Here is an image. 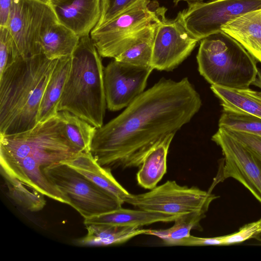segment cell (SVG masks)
<instances>
[{"mask_svg": "<svg viewBox=\"0 0 261 261\" xmlns=\"http://www.w3.org/2000/svg\"><path fill=\"white\" fill-rule=\"evenodd\" d=\"M201 106L187 77L162 79L96 129L90 152L99 164L111 169L140 167L147 153L189 122Z\"/></svg>", "mask_w": 261, "mask_h": 261, "instance_id": "1", "label": "cell"}, {"mask_svg": "<svg viewBox=\"0 0 261 261\" xmlns=\"http://www.w3.org/2000/svg\"><path fill=\"white\" fill-rule=\"evenodd\" d=\"M79 151L67 138L58 115L33 128L0 135L2 175L16 179L54 200L69 205L67 198L48 179L44 169L65 162Z\"/></svg>", "mask_w": 261, "mask_h": 261, "instance_id": "2", "label": "cell"}, {"mask_svg": "<svg viewBox=\"0 0 261 261\" xmlns=\"http://www.w3.org/2000/svg\"><path fill=\"white\" fill-rule=\"evenodd\" d=\"M41 53L18 57L0 75V135L33 128L44 90L57 64Z\"/></svg>", "mask_w": 261, "mask_h": 261, "instance_id": "3", "label": "cell"}, {"mask_svg": "<svg viewBox=\"0 0 261 261\" xmlns=\"http://www.w3.org/2000/svg\"><path fill=\"white\" fill-rule=\"evenodd\" d=\"M103 70L101 56L90 36L81 37L71 56L58 112H69L97 128L101 127L107 107Z\"/></svg>", "mask_w": 261, "mask_h": 261, "instance_id": "4", "label": "cell"}, {"mask_svg": "<svg viewBox=\"0 0 261 261\" xmlns=\"http://www.w3.org/2000/svg\"><path fill=\"white\" fill-rule=\"evenodd\" d=\"M196 59L200 74L211 85L227 89H249L259 71L256 60L222 31L200 40Z\"/></svg>", "mask_w": 261, "mask_h": 261, "instance_id": "5", "label": "cell"}, {"mask_svg": "<svg viewBox=\"0 0 261 261\" xmlns=\"http://www.w3.org/2000/svg\"><path fill=\"white\" fill-rule=\"evenodd\" d=\"M166 11L156 1L139 0L109 22L94 28L90 37L101 57L114 59L130 46L142 29L165 18Z\"/></svg>", "mask_w": 261, "mask_h": 261, "instance_id": "6", "label": "cell"}, {"mask_svg": "<svg viewBox=\"0 0 261 261\" xmlns=\"http://www.w3.org/2000/svg\"><path fill=\"white\" fill-rule=\"evenodd\" d=\"M44 172L84 219L122 207L123 203L116 197L65 163L51 165Z\"/></svg>", "mask_w": 261, "mask_h": 261, "instance_id": "7", "label": "cell"}, {"mask_svg": "<svg viewBox=\"0 0 261 261\" xmlns=\"http://www.w3.org/2000/svg\"><path fill=\"white\" fill-rule=\"evenodd\" d=\"M217 198L210 190L180 186L175 180H167L149 192L130 194L125 203L140 210L177 216L196 211L206 213L212 202Z\"/></svg>", "mask_w": 261, "mask_h": 261, "instance_id": "8", "label": "cell"}, {"mask_svg": "<svg viewBox=\"0 0 261 261\" xmlns=\"http://www.w3.org/2000/svg\"><path fill=\"white\" fill-rule=\"evenodd\" d=\"M58 22L49 4L39 0H14L7 28L18 57L39 54L41 36Z\"/></svg>", "mask_w": 261, "mask_h": 261, "instance_id": "9", "label": "cell"}, {"mask_svg": "<svg viewBox=\"0 0 261 261\" xmlns=\"http://www.w3.org/2000/svg\"><path fill=\"white\" fill-rule=\"evenodd\" d=\"M212 140L221 148L224 156L213 186L227 178H233L261 204L260 159L222 127H219Z\"/></svg>", "mask_w": 261, "mask_h": 261, "instance_id": "10", "label": "cell"}, {"mask_svg": "<svg viewBox=\"0 0 261 261\" xmlns=\"http://www.w3.org/2000/svg\"><path fill=\"white\" fill-rule=\"evenodd\" d=\"M260 8L261 0H212L190 5L179 13L188 31L200 41L238 16Z\"/></svg>", "mask_w": 261, "mask_h": 261, "instance_id": "11", "label": "cell"}, {"mask_svg": "<svg viewBox=\"0 0 261 261\" xmlns=\"http://www.w3.org/2000/svg\"><path fill=\"white\" fill-rule=\"evenodd\" d=\"M199 41L185 27L179 12L174 19L165 17L155 30L151 67L160 71L173 70L190 55Z\"/></svg>", "mask_w": 261, "mask_h": 261, "instance_id": "12", "label": "cell"}, {"mask_svg": "<svg viewBox=\"0 0 261 261\" xmlns=\"http://www.w3.org/2000/svg\"><path fill=\"white\" fill-rule=\"evenodd\" d=\"M153 68L139 67L115 59L104 68L107 107L111 111L125 108L145 89Z\"/></svg>", "mask_w": 261, "mask_h": 261, "instance_id": "13", "label": "cell"}, {"mask_svg": "<svg viewBox=\"0 0 261 261\" xmlns=\"http://www.w3.org/2000/svg\"><path fill=\"white\" fill-rule=\"evenodd\" d=\"M49 4L58 22L80 38L90 35L100 17V0H54Z\"/></svg>", "mask_w": 261, "mask_h": 261, "instance_id": "14", "label": "cell"}, {"mask_svg": "<svg viewBox=\"0 0 261 261\" xmlns=\"http://www.w3.org/2000/svg\"><path fill=\"white\" fill-rule=\"evenodd\" d=\"M62 163L68 165L112 194L123 204L130 194L114 178L111 169L99 164L90 151L80 152L73 158Z\"/></svg>", "mask_w": 261, "mask_h": 261, "instance_id": "15", "label": "cell"}, {"mask_svg": "<svg viewBox=\"0 0 261 261\" xmlns=\"http://www.w3.org/2000/svg\"><path fill=\"white\" fill-rule=\"evenodd\" d=\"M261 63V8L244 13L221 27Z\"/></svg>", "mask_w": 261, "mask_h": 261, "instance_id": "16", "label": "cell"}, {"mask_svg": "<svg viewBox=\"0 0 261 261\" xmlns=\"http://www.w3.org/2000/svg\"><path fill=\"white\" fill-rule=\"evenodd\" d=\"M177 216L140 209L123 208L121 207L107 213L84 219V224L85 225L101 224L140 227L156 222L174 221Z\"/></svg>", "mask_w": 261, "mask_h": 261, "instance_id": "17", "label": "cell"}, {"mask_svg": "<svg viewBox=\"0 0 261 261\" xmlns=\"http://www.w3.org/2000/svg\"><path fill=\"white\" fill-rule=\"evenodd\" d=\"M87 234L74 241L80 246H107L123 243L141 234H146L148 229L140 227L110 224L86 225Z\"/></svg>", "mask_w": 261, "mask_h": 261, "instance_id": "18", "label": "cell"}, {"mask_svg": "<svg viewBox=\"0 0 261 261\" xmlns=\"http://www.w3.org/2000/svg\"><path fill=\"white\" fill-rule=\"evenodd\" d=\"M71 56L58 59L44 90L38 116V122H44L58 113V107L70 69Z\"/></svg>", "mask_w": 261, "mask_h": 261, "instance_id": "19", "label": "cell"}, {"mask_svg": "<svg viewBox=\"0 0 261 261\" xmlns=\"http://www.w3.org/2000/svg\"><path fill=\"white\" fill-rule=\"evenodd\" d=\"M174 135L171 134L166 136L145 157L136 177L138 185L142 188L153 189L166 174L167 154Z\"/></svg>", "mask_w": 261, "mask_h": 261, "instance_id": "20", "label": "cell"}, {"mask_svg": "<svg viewBox=\"0 0 261 261\" xmlns=\"http://www.w3.org/2000/svg\"><path fill=\"white\" fill-rule=\"evenodd\" d=\"M80 39L72 31L57 22L49 26L41 36V52L50 60L71 57Z\"/></svg>", "mask_w": 261, "mask_h": 261, "instance_id": "21", "label": "cell"}, {"mask_svg": "<svg viewBox=\"0 0 261 261\" xmlns=\"http://www.w3.org/2000/svg\"><path fill=\"white\" fill-rule=\"evenodd\" d=\"M223 110L246 113L261 118V95L251 89L235 90L211 85Z\"/></svg>", "mask_w": 261, "mask_h": 261, "instance_id": "22", "label": "cell"}, {"mask_svg": "<svg viewBox=\"0 0 261 261\" xmlns=\"http://www.w3.org/2000/svg\"><path fill=\"white\" fill-rule=\"evenodd\" d=\"M162 20L145 27L134 42L114 59L137 66L151 67L154 34L157 25Z\"/></svg>", "mask_w": 261, "mask_h": 261, "instance_id": "23", "label": "cell"}, {"mask_svg": "<svg viewBox=\"0 0 261 261\" xmlns=\"http://www.w3.org/2000/svg\"><path fill=\"white\" fill-rule=\"evenodd\" d=\"M205 214L204 212L196 211L178 215L172 226L167 229H148L146 234L158 237L164 244L172 246L174 242L189 237L192 229L198 228Z\"/></svg>", "mask_w": 261, "mask_h": 261, "instance_id": "24", "label": "cell"}, {"mask_svg": "<svg viewBox=\"0 0 261 261\" xmlns=\"http://www.w3.org/2000/svg\"><path fill=\"white\" fill-rule=\"evenodd\" d=\"M62 120L66 136L80 152L90 151L91 146L97 128L71 113L58 112Z\"/></svg>", "mask_w": 261, "mask_h": 261, "instance_id": "25", "label": "cell"}, {"mask_svg": "<svg viewBox=\"0 0 261 261\" xmlns=\"http://www.w3.org/2000/svg\"><path fill=\"white\" fill-rule=\"evenodd\" d=\"M11 198L24 209L37 212L46 205L44 195L36 190L25 185L18 180L2 175Z\"/></svg>", "mask_w": 261, "mask_h": 261, "instance_id": "26", "label": "cell"}, {"mask_svg": "<svg viewBox=\"0 0 261 261\" xmlns=\"http://www.w3.org/2000/svg\"><path fill=\"white\" fill-rule=\"evenodd\" d=\"M219 127L261 136V118L246 113L223 110Z\"/></svg>", "mask_w": 261, "mask_h": 261, "instance_id": "27", "label": "cell"}, {"mask_svg": "<svg viewBox=\"0 0 261 261\" xmlns=\"http://www.w3.org/2000/svg\"><path fill=\"white\" fill-rule=\"evenodd\" d=\"M138 1L100 0V17L95 28L101 27L109 22Z\"/></svg>", "mask_w": 261, "mask_h": 261, "instance_id": "28", "label": "cell"}, {"mask_svg": "<svg viewBox=\"0 0 261 261\" xmlns=\"http://www.w3.org/2000/svg\"><path fill=\"white\" fill-rule=\"evenodd\" d=\"M252 239L261 240V219L244 225L234 233L222 236L223 245L238 244Z\"/></svg>", "mask_w": 261, "mask_h": 261, "instance_id": "29", "label": "cell"}, {"mask_svg": "<svg viewBox=\"0 0 261 261\" xmlns=\"http://www.w3.org/2000/svg\"><path fill=\"white\" fill-rule=\"evenodd\" d=\"M18 57L7 28L0 27V75L7 66Z\"/></svg>", "mask_w": 261, "mask_h": 261, "instance_id": "30", "label": "cell"}, {"mask_svg": "<svg viewBox=\"0 0 261 261\" xmlns=\"http://www.w3.org/2000/svg\"><path fill=\"white\" fill-rule=\"evenodd\" d=\"M224 129L229 134L242 142L261 160V136Z\"/></svg>", "mask_w": 261, "mask_h": 261, "instance_id": "31", "label": "cell"}, {"mask_svg": "<svg viewBox=\"0 0 261 261\" xmlns=\"http://www.w3.org/2000/svg\"><path fill=\"white\" fill-rule=\"evenodd\" d=\"M223 245L222 236L213 238L197 237L190 235L174 242L172 246H221Z\"/></svg>", "mask_w": 261, "mask_h": 261, "instance_id": "32", "label": "cell"}, {"mask_svg": "<svg viewBox=\"0 0 261 261\" xmlns=\"http://www.w3.org/2000/svg\"><path fill=\"white\" fill-rule=\"evenodd\" d=\"M14 0H0V27L7 28Z\"/></svg>", "mask_w": 261, "mask_h": 261, "instance_id": "33", "label": "cell"}, {"mask_svg": "<svg viewBox=\"0 0 261 261\" xmlns=\"http://www.w3.org/2000/svg\"><path fill=\"white\" fill-rule=\"evenodd\" d=\"M252 85L258 87L260 91H257L258 93L261 95V72L258 71L257 77Z\"/></svg>", "mask_w": 261, "mask_h": 261, "instance_id": "34", "label": "cell"}, {"mask_svg": "<svg viewBox=\"0 0 261 261\" xmlns=\"http://www.w3.org/2000/svg\"><path fill=\"white\" fill-rule=\"evenodd\" d=\"M203 0H173V2L175 5H177V4L181 2V1H184L186 2L187 4H188V6L198 3L202 2Z\"/></svg>", "mask_w": 261, "mask_h": 261, "instance_id": "35", "label": "cell"}, {"mask_svg": "<svg viewBox=\"0 0 261 261\" xmlns=\"http://www.w3.org/2000/svg\"><path fill=\"white\" fill-rule=\"evenodd\" d=\"M42 2H43V3H46V4H49V3L51 2L52 1H54V0H39Z\"/></svg>", "mask_w": 261, "mask_h": 261, "instance_id": "36", "label": "cell"}]
</instances>
